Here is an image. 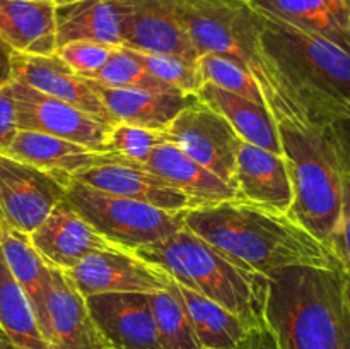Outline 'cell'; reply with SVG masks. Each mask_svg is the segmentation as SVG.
Returning <instances> with one entry per match:
<instances>
[{
  "label": "cell",
  "instance_id": "obj_1",
  "mask_svg": "<svg viewBox=\"0 0 350 349\" xmlns=\"http://www.w3.org/2000/svg\"><path fill=\"white\" fill-rule=\"evenodd\" d=\"M183 226L250 272L270 276L291 266L338 267L330 246L284 212L241 198L181 212Z\"/></svg>",
  "mask_w": 350,
  "mask_h": 349
},
{
  "label": "cell",
  "instance_id": "obj_2",
  "mask_svg": "<svg viewBox=\"0 0 350 349\" xmlns=\"http://www.w3.org/2000/svg\"><path fill=\"white\" fill-rule=\"evenodd\" d=\"M263 325L280 349H350L338 267L291 266L267 276Z\"/></svg>",
  "mask_w": 350,
  "mask_h": 349
},
{
  "label": "cell",
  "instance_id": "obj_3",
  "mask_svg": "<svg viewBox=\"0 0 350 349\" xmlns=\"http://www.w3.org/2000/svg\"><path fill=\"white\" fill-rule=\"evenodd\" d=\"M260 16L263 47L301 112L323 127L349 122L350 48L284 21Z\"/></svg>",
  "mask_w": 350,
  "mask_h": 349
},
{
  "label": "cell",
  "instance_id": "obj_4",
  "mask_svg": "<svg viewBox=\"0 0 350 349\" xmlns=\"http://www.w3.org/2000/svg\"><path fill=\"white\" fill-rule=\"evenodd\" d=\"M198 53H217L245 67L273 120H310L294 101L262 41V16L248 0H171Z\"/></svg>",
  "mask_w": 350,
  "mask_h": 349
},
{
  "label": "cell",
  "instance_id": "obj_5",
  "mask_svg": "<svg viewBox=\"0 0 350 349\" xmlns=\"http://www.w3.org/2000/svg\"><path fill=\"white\" fill-rule=\"evenodd\" d=\"M293 183L289 216L323 243L337 229L344 201L342 161L330 127L310 120H277Z\"/></svg>",
  "mask_w": 350,
  "mask_h": 349
},
{
  "label": "cell",
  "instance_id": "obj_6",
  "mask_svg": "<svg viewBox=\"0 0 350 349\" xmlns=\"http://www.w3.org/2000/svg\"><path fill=\"white\" fill-rule=\"evenodd\" d=\"M135 252L166 270L178 284L222 305L253 328L263 325L267 276L241 269L185 226Z\"/></svg>",
  "mask_w": 350,
  "mask_h": 349
},
{
  "label": "cell",
  "instance_id": "obj_7",
  "mask_svg": "<svg viewBox=\"0 0 350 349\" xmlns=\"http://www.w3.org/2000/svg\"><path fill=\"white\" fill-rule=\"evenodd\" d=\"M65 201L105 238L129 250L142 248L183 228V218L146 202L118 197L72 180Z\"/></svg>",
  "mask_w": 350,
  "mask_h": 349
},
{
  "label": "cell",
  "instance_id": "obj_8",
  "mask_svg": "<svg viewBox=\"0 0 350 349\" xmlns=\"http://www.w3.org/2000/svg\"><path fill=\"white\" fill-rule=\"evenodd\" d=\"M70 181L0 154V222L31 235L65 201Z\"/></svg>",
  "mask_w": 350,
  "mask_h": 349
},
{
  "label": "cell",
  "instance_id": "obj_9",
  "mask_svg": "<svg viewBox=\"0 0 350 349\" xmlns=\"http://www.w3.org/2000/svg\"><path fill=\"white\" fill-rule=\"evenodd\" d=\"M164 133L167 142L234 188L236 156L241 139L221 113L197 99L178 113Z\"/></svg>",
  "mask_w": 350,
  "mask_h": 349
},
{
  "label": "cell",
  "instance_id": "obj_10",
  "mask_svg": "<svg viewBox=\"0 0 350 349\" xmlns=\"http://www.w3.org/2000/svg\"><path fill=\"white\" fill-rule=\"evenodd\" d=\"M9 86L16 106L17 130L46 133L96 151H108L109 125L23 82L12 79Z\"/></svg>",
  "mask_w": 350,
  "mask_h": 349
},
{
  "label": "cell",
  "instance_id": "obj_11",
  "mask_svg": "<svg viewBox=\"0 0 350 349\" xmlns=\"http://www.w3.org/2000/svg\"><path fill=\"white\" fill-rule=\"evenodd\" d=\"M68 277L84 296L101 293H152L170 289L173 277L144 260L135 250L113 248L89 253Z\"/></svg>",
  "mask_w": 350,
  "mask_h": 349
},
{
  "label": "cell",
  "instance_id": "obj_12",
  "mask_svg": "<svg viewBox=\"0 0 350 349\" xmlns=\"http://www.w3.org/2000/svg\"><path fill=\"white\" fill-rule=\"evenodd\" d=\"M36 324L50 349H109L92 320L84 294L67 272L53 266L43 315Z\"/></svg>",
  "mask_w": 350,
  "mask_h": 349
},
{
  "label": "cell",
  "instance_id": "obj_13",
  "mask_svg": "<svg viewBox=\"0 0 350 349\" xmlns=\"http://www.w3.org/2000/svg\"><path fill=\"white\" fill-rule=\"evenodd\" d=\"M10 65L14 81L68 103L106 125L113 127L116 123L94 84L72 70L57 53L29 55L12 51Z\"/></svg>",
  "mask_w": 350,
  "mask_h": 349
},
{
  "label": "cell",
  "instance_id": "obj_14",
  "mask_svg": "<svg viewBox=\"0 0 350 349\" xmlns=\"http://www.w3.org/2000/svg\"><path fill=\"white\" fill-rule=\"evenodd\" d=\"M85 301L109 349H164L147 293H101Z\"/></svg>",
  "mask_w": 350,
  "mask_h": 349
},
{
  "label": "cell",
  "instance_id": "obj_15",
  "mask_svg": "<svg viewBox=\"0 0 350 349\" xmlns=\"http://www.w3.org/2000/svg\"><path fill=\"white\" fill-rule=\"evenodd\" d=\"M122 47L176 55L191 62L200 57L171 0H125Z\"/></svg>",
  "mask_w": 350,
  "mask_h": 349
},
{
  "label": "cell",
  "instance_id": "obj_16",
  "mask_svg": "<svg viewBox=\"0 0 350 349\" xmlns=\"http://www.w3.org/2000/svg\"><path fill=\"white\" fill-rule=\"evenodd\" d=\"M31 243L50 266L68 272L98 250L123 248L96 231L67 201L60 202L29 235Z\"/></svg>",
  "mask_w": 350,
  "mask_h": 349
},
{
  "label": "cell",
  "instance_id": "obj_17",
  "mask_svg": "<svg viewBox=\"0 0 350 349\" xmlns=\"http://www.w3.org/2000/svg\"><path fill=\"white\" fill-rule=\"evenodd\" d=\"M74 180L96 190L146 202L174 214L191 209L190 198L183 192L157 177L144 164L132 161L99 164L79 173Z\"/></svg>",
  "mask_w": 350,
  "mask_h": 349
},
{
  "label": "cell",
  "instance_id": "obj_18",
  "mask_svg": "<svg viewBox=\"0 0 350 349\" xmlns=\"http://www.w3.org/2000/svg\"><path fill=\"white\" fill-rule=\"evenodd\" d=\"M236 195L250 204L289 214L294 194L286 157L241 140L234 170Z\"/></svg>",
  "mask_w": 350,
  "mask_h": 349
},
{
  "label": "cell",
  "instance_id": "obj_19",
  "mask_svg": "<svg viewBox=\"0 0 350 349\" xmlns=\"http://www.w3.org/2000/svg\"><path fill=\"white\" fill-rule=\"evenodd\" d=\"M5 154L67 180H74L79 173L99 164L129 161L111 151H96L82 144L31 130H17L16 139Z\"/></svg>",
  "mask_w": 350,
  "mask_h": 349
},
{
  "label": "cell",
  "instance_id": "obj_20",
  "mask_svg": "<svg viewBox=\"0 0 350 349\" xmlns=\"http://www.w3.org/2000/svg\"><path fill=\"white\" fill-rule=\"evenodd\" d=\"M94 88L116 123L163 130V132L176 118L178 113L198 99L197 94H183L178 91L105 88L98 84H94Z\"/></svg>",
  "mask_w": 350,
  "mask_h": 349
},
{
  "label": "cell",
  "instance_id": "obj_21",
  "mask_svg": "<svg viewBox=\"0 0 350 349\" xmlns=\"http://www.w3.org/2000/svg\"><path fill=\"white\" fill-rule=\"evenodd\" d=\"M125 0H72L55 7L57 48L72 41L122 47Z\"/></svg>",
  "mask_w": 350,
  "mask_h": 349
},
{
  "label": "cell",
  "instance_id": "obj_22",
  "mask_svg": "<svg viewBox=\"0 0 350 349\" xmlns=\"http://www.w3.org/2000/svg\"><path fill=\"white\" fill-rule=\"evenodd\" d=\"M144 166L183 192L190 198L191 207L238 198L231 185L215 177L212 171L191 159L171 142L157 146Z\"/></svg>",
  "mask_w": 350,
  "mask_h": 349
},
{
  "label": "cell",
  "instance_id": "obj_23",
  "mask_svg": "<svg viewBox=\"0 0 350 349\" xmlns=\"http://www.w3.org/2000/svg\"><path fill=\"white\" fill-rule=\"evenodd\" d=\"M263 16L350 48V0H248Z\"/></svg>",
  "mask_w": 350,
  "mask_h": 349
},
{
  "label": "cell",
  "instance_id": "obj_24",
  "mask_svg": "<svg viewBox=\"0 0 350 349\" xmlns=\"http://www.w3.org/2000/svg\"><path fill=\"white\" fill-rule=\"evenodd\" d=\"M170 289L176 294L188 315L202 348L243 349L255 328L211 298L198 294L173 281Z\"/></svg>",
  "mask_w": 350,
  "mask_h": 349
},
{
  "label": "cell",
  "instance_id": "obj_25",
  "mask_svg": "<svg viewBox=\"0 0 350 349\" xmlns=\"http://www.w3.org/2000/svg\"><path fill=\"white\" fill-rule=\"evenodd\" d=\"M0 40L19 53H55V5L31 0H0Z\"/></svg>",
  "mask_w": 350,
  "mask_h": 349
},
{
  "label": "cell",
  "instance_id": "obj_26",
  "mask_svg": "<svg viewBox=\"0 0 350 349\" xmlns=\"http://www.w3.org/2000/svg\"><path fill=\"white\" fill-rule=\"evenodd\" d=\"M197 96L200 101L214 108L228 120L239 139L284 156L277 123L267 106L250 101L243 96L232 94L208 82H204Z\"/></svg>",
  "mask_w": 350,
  "mask_h": 349
},
{
  "label": "cell",
  "instance_id": "obj_27",
  "mask_svg": "<svg viewBox=\"0 0 350 349\" xmlns=\"http://www.w3.org/2000/svg\"><path fill=\"white\" fill-rule=\"evenodd\" d=\"M0 246L10 272L16 277L17 284L23 287L38 322L44 310L51 266L34 248L29 235L16 231L3 222H0Z\"/></svg>",
  "mask_w": 350,
  "mask_h": 349
},
{
  "label": "cell",
  "instance_id": "obj_28",
  "mask_svg": "<svg viewBox=\"0 0 350 349\" xmlns=\"http://www.w3.org/2000/svg\"><path fill=\"white\" fill-rule=\"evenodd\" d=\"M0 328L16 349H50L41 337L29 300L10 272L0 246Z\"/></svg>",
  "mask_w": 350,
  "mask_h": 349
},
{
  "label": "cell",
  "instance_id": "obj_29",
  "mask_svg": "<svg viewBox=\"0 0 350 349\" xmlns=\"http://www.w3.org/2000/svg\"><path fill=\"white\" fill-rule=\"evenodd\" d=\"M156 331L164 349H202L188 315L171 289L147 293Z\"/></svg>",
  "mask_w": 350,
  "mask_h": 349
},
{
  "label": "cell",
  "instance_id": "obj_30",
  "mask_svg": "<svg viewBox=\"0 0 350 349\" xmlns=\"http://www.w3.org/2000/svg\"><path fill=\"white\" fill-rule=\"evenodd\" d=\"M204 82L214 84L232 94L243 96L253 103L267 106L265 96L253 75L228 57L217 53H202L197 60Z\"/></svg>",
  "mask_w": 350,
  "mask_h": 349
},
{
  "label": "cell",
  "instance_id": "obj_31",
  "mask_svg": "<svg viewBox=\"0 0 350 349\" xmlns=\"http://www.w3.org/2000/svg\"><path fill=\"white\" fill-rule=\"evenodd\" d=\"M88 79L94 84L105 86V88H140L154 89V91H176V89L170 88L157 77H154L125 47L116 48L108 64Z\"/></svg>",
  "mask_w": 350,
  "mask_h": 349
},
{
  "label": "cell",
  "instance_id": "obj_32",
  "mask_svg": "<svg viewBox=\"0 0 350 349\" xmlns=\"http://www.w3.org/2000/svg\"><path fill=\"white\" fill-rule=\"evenodd\" d=\"M130 50V48H129ZM130 53L159 81L183 94H197L204 86L197 62L170 53H150V51L130 50Z\"/></svg>",
  "mask_w": 350,
  "mask_h": 349
},
{
  "label": "cell",
  "instance_id": "obj_33",
  "mask_svg": "<svg viewBox=\"0 0 350 349\" xmlns=\"http://www.w3.org/2000/svg\"><path fill=\"white\" fill-rule=\"evenodd\" d=\"M164 142H167V139L163 130L115 123L109 129L106 149L120 154L132 163L146 164L154 149Z\"/></svg>",
  "mask_w": 350,
  "mask_h": 349
},
{
  "label": "cell",
  "instance_id": "obj_34",
  "mask_svg": "<svg viewBox=\"0 0 350 349\" xmlns=\"http://www.w3.org/2000/svg\"><path fill=\"white\" fill-rule=\"evenodd\" d=\"M118 47L111 44L94 43V41H72L62 44L55 50V53L68 65L74 72L82 77H91L92 74L105 67L109 58L113 57Z\"/></svg>",
  "mask_w": 350,
  "mask_h": 349
},
{
  "label": "cell",
  "instance_id": "obj_35",
  "mask_svg": "<svg viewBox=\"0 0 350 349\" xmlns=\"http://www.w3.org/2000/svg\"><path fill=\"white\" fill-rule=\"evenodd\" d=\"M342 183H344V201L337 229L332 235L328 246L338 263V270L344 281V293L350 310V166L342 163Z\"/></svg>",
  "mask_w": 350,
  "mask_h": 349
},
{
  "label": "cell",
  "instance_id": "obj_36",
  "mask_svg": "<svg viewBox=\"0 0 350 349\" xmlns=\"http://www.w3.org/2000/svg\"><path fill=\"white\" fill-rule=\"evenodd\" d=\"M17 135L16 122V106H14L12 92L7 82L0 89V154H5L12 140Z\"/></svg>",
  "mask_w": 350,
  "mask_h": 349
},
{
  "label": "cell",
  "instance_id": "obj_37",
  "mask_svg": "<svg viewBox=\"0 0 350 349\" xmlns=\"http://www.w3.org/2000/svg\"><path fill=\"white\" fill-rule=\"evenodd\" d=\"M330 132L335 144H337L340 161L350 166V120L349 122H340L335 123V125H330Z\"/></svg>",
  "mask_w": 350,
  "mask_h": 349
},
{
  "label": "cell",
  "instance_id": "obj_38",
  "mask_svg": "<svg viewBox=\"0 0 350 349\" xmlns=\"http://www.w3.org/2000/svg\"><path fill=\"white\" fill-rule=\"evenodd\" d=\"M248 349H280L277 346L275 339L272 337V334L269 332V328L265 325L255 328V331L250 334L248 344H246Z\"/></svg>",
  "mask_w": 350,
  "mask_h": 349
},
{
  "label": "cell",
  "instance_id": "obj_39",
  "mask_svg": "<svg viewBox=\"0 0 350 349\" xmlns=\"http://www.w3.org/2000/svg\"><path fill=\"white\" fill-rule=\"evenodd\" d=\"M12 48L7 43L0 40V89L12 81V65H10V58H12Z\"/></svg>",
  "mask_w": 350,
  "mask_h": 349
},
{
  "label": "cell",
  "instance_id": "obj_40",
  "mask_svg": "<svg viewBox=\"0 0 350 349\" xmlns=\"http://www.w3.org/2000/svg\"><path fill=\"white\" fill-rule=\"evenodd\" d=\"M0 349H16V348H14L12 342H10V339L7 337L5 332H3L2 328H0Z\"/></svg>",
  "mask_w": 350,
  "mask_h": 349
},
{
  "label": "cell",
  "instance_id": "obj_41",
  "mask_svg": "<svg viewBox=\"0 0 350 349\" xmlns=\"http://www.w3.org/2000/svg\"><path fill=\"white\" fill-rule=\"evenodd\" d=\"M31 2H41V3H50V5H62V3L72 2V0H31Z\"/></svg>",
  "mask_w": 350,
  "mask_h": 349
},
{
  "label": "cell",
  "instance_id": "obj_42",
  "mask_svg": "<svg viewBox=\"0 0 350 349\" xmlns=\"http://www.w3.org/2000/svg\"><path fill=\"white\" fill-rule=\"evenodd\" d=\"M202 349H211V348H202ZM243 349H248V348H243Z\"/></svg>",
  "mask_w": 350,
  "mask_h": 349
}]
</instances>
